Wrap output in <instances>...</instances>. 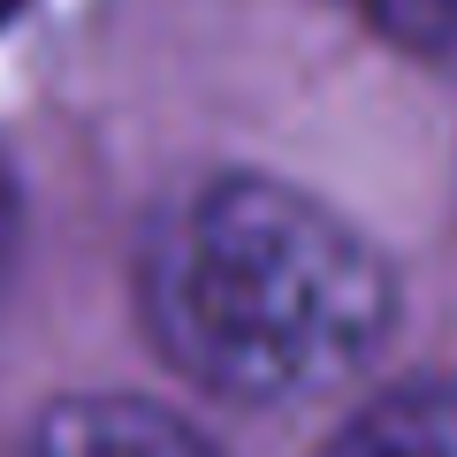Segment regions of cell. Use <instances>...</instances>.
<instances>
[{
  "label": "cell",
  "mask_w": 457,
  "mask_h": 457,
  "mask_svg": "<svg viewBox=\"0 0 457 457\" xmlns=\"http://www.w3.org/2000/svg\"><path fill=\"white\" fill-rule=\"evenodd\" d=\"M16 8H23V0H0V23H16Z\"/></svg>",
  "instance_id": "8992f818"
},
{
  "label": "cell",
  "mask_w": 457,
  "mask_h": 457,
  "mask_svg": "<svg viewBox=\"0 0 457 457\" xmlns=\"http://www.w3.org/2000/svg\"><path fill=\"white\" fill-rule=\"evenodd\" d=\"M16 260H23V183L8 168V153H0V290L16 275Z\"/></svg>",
  "instance_id": "5b68a950"
},
{
  "label": "cell",
  "mask_w": 457,
  "mask_h": 457,
  "mask_svg": "<svg viewBox=\"0 0 457 457\" xmlns=\"http://www.w3.org/2000/svg\"><path fill=\"white\" fill-rule=\"evenodd\" d=\"M145 328L237 404L328 396L381 359L396 282L359 228L275 176H206L145 237Z\"/></svg>",
  "instance_id": "6da1fadb"
},
{
  "label": "cell",
  "mask_w": 457,
  "mask_h": 457,
  "mask_svg": "<svg viewBox=\"0 0 457 457\" xmlns=\"http://www.w3.org/2000/svg\"><path fill=\"white\" fill-rule=\"evenodd\" d=\"M320 457H457V381H404L359 404Z\"/></svg>",
  "instance_id": "3957f363"
},
{
  "label": "cell",
  "mask_w": 457,
  "mask_h": 457,
  "mask_svg": "<svg viewBox=\"0 0 457 457\" xmlns=\"http://www.w3.org/2000/svg\"><path fill=\"white\" fill-rule=\"evenodd\" d=\"M359 16H366L374 38H389L411 62L457 54V0H359Z\"/></svg>",
  "instance_id": "277c9868"
},
{
  "label": "cell",
  "mask_w": 457,
  "mask_h": 457,
  "mask_svg": "<svg viewBox=\"0 0 457 457\" xmlns=\"http://www.w3.org/2000/svg\"><path fill=\"white\" fill-rule=\"evenodd\" d=\"M31 457H221V450L153 396H62L38 420Z\"/></svg>",
  "instance_id": "7a4b0ae2"
}]
</instances>
